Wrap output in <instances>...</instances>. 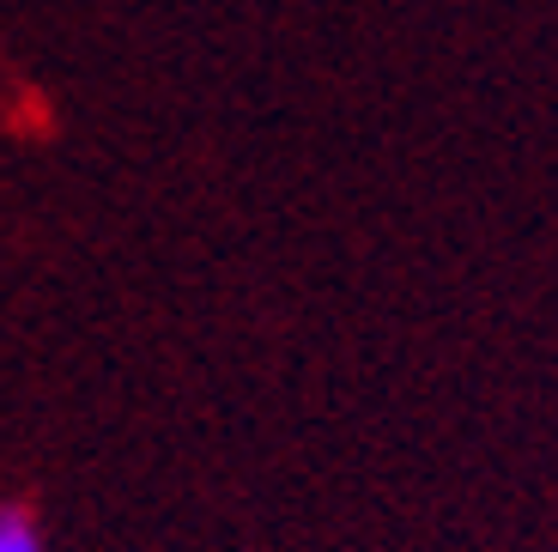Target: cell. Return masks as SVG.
Wrapping results in <instances>:
<instances>
[{
  "instance_id": "obj_1",
  "label": "cell",
  "mask_w": 558,
  "mask_h": 552,
  "mask_svg": "<svg viewBox=\"0 0 558 552\" xmlns=\"http://www.w3.org/2000/svg\"><path fill=\"white\" fill-rule=\"evenodd\" d=\"M0 552H43L37 523L25 511H0Z\"/></svg>"
}]
</instances>
